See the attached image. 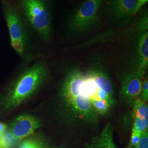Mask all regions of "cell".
<instances>
[{"label":"cell","mask_w":148,"mask_h":148,"mask_svg":"<svg viewBox=\"0 0 148 148\" xmlns=\"http://www.w3.org/2000/svg\"><path fill=\"white\" fill-rule=\"evenodd\" d=\"M58 97L62 119L71 125H96L116 104L113 84L101 59L94 60L85 70L70 68Z\"/></svg>","instance_id":"6da1fadb"},{"label":"cell","mask_w":148,"mask_h":148,"mask_svg":"<svg viewBox=\"0 0 148 148\" xmlns=\"http://www.w3.org/2000/svg\"><path fill=\"white\" fill-rule=\"evenodd\" d=\"M47 76L45 66L37 63L27 70L16 82L6 99V108L20 106L40 87Z\"/></svg>","instance_id":"7a4b0ae2"},{"label":"cell","mask_w":148,"mask_h":148,"mask_svg":"<svg viewBox=\"0 0 148 148\" xmlns=\"http://www.w3.org/2000/svg\"><path fill=\"white\" fill-rule=\"evenodd\" d=\"M21 10L32 29L45 40L52 35V17L46 0H21Z\"/></svg>","instance_id":"3957f363"},{"label":"cell","mask_w":148,"mask_h":148,"mask_svg":"<svg viewBox=\"0 0 148 148\" xmlns=\"http://www.w3.org/2000/svg\"><path fill=\"white\" fill-rule=\"evenodd\" d=\"M103 0H86L73 11L67 24V30L72 35L83 33L98 21Z\"/></svg>","instance_id":"277c9868"},{"label":"cell","mask_w":148,"mask_h":148,"mask_svg":"<svg viewBox=\"0 0 148 148\" xmlns=\"http://www.w3.org/2000/svg\"><path fill=\"white\" fill-rule=\"evenodd\" d=\"M3 10L11 38V45L16 52L24 55L26 51L27 34L21 16L7 1L3 3Z\"/></svg>","instance_id":"5b68a950"},{"label":"cell","mask_w":148,"mask_h":148,"mask_svg":"<svg viewBox=\"0 0 148 148\" xmlns=\"http://www.w3.org/2000/svg\"><path fill=\"white\" fill-rule=\"evenodd\" d=\"M133 108V125L129 145L136 148L142 134L148 130V106L140 98L135 101Z\"/></svg>","instance_id":"8992f818"},{"label":"cell","mask_w":148,"mask_h":148,"mask_svg":"<svg viewBox=\"0 0 148 148\" xmlns=\"http://www.w3.org/2000/svg\"><path fill=\"white\" fill-rule=\"evenodd\" d=\"M137 0H103L101 7L104 6L106 14L112 21H128L133 13Z\"/></svg>","instance_id":"52a82bcc"},{"label":"cell","mask_w":148,"mask_h":148,"mask_svg":"<svg viewBox=\"0 0 148 148\" xmlns=\"http://www.w3.org/2000/svg\"><path fill=\"white\" fill-rule=\"evenodd\" d=\"M143 77L137 73L130 71L123 77L120 91L121 101L128 106H133L140 98Z\"/></svg>","instance_id":"ba28073f"},{"label":"cell","mask_w":148,"mask_h":148,"mask_svg":"<svg viewBox=\"0 0 148 148\" xmlns=\"http://www.w3.org/2000/svg\"><path fill=\"white\" fill-rule=\"evenodd\" d=\"M40 127L37 119L30 115H23L17 117L12 125L11 132L18 141L30 136Z\"/></svg>","instance_id":"9c48e42d"},{"label":"cell","mask_w":148,"mask_h":148,"mask_svg":"<svg viewBox=\"0 0 148 148\" xmlns=\"http://www.w3.org/2000/svg\"><path fill=\"white\" fill-rule=\"evenodd\" d=\"M89 148H117L113 140V130L108 123L101 134L95 138Z\"/></svg>","instance_id":"30bf717a"},{"label":"cell","mask_w":148,"mask_h":148,"mask_svg":"<svg viewBox=\"0 0 148 148\" xmlns=\"http://www.w3.org/2000/svg\"><path fill=\"white\" fill-rule=\"evenodd\" d=\"M18 141L14 137L11 130H5L0 136V148H12Z\"/></svg>","instance_id":"8fae6325"},{"label":"cell","mask_w":148,"mask_h":148,"mask_svg":"<svg viewBox=\"0 0 148 148\" xmlns=\"http://www.w3.org/2000/svg\"><path fill=\"white\" fill-rule=\"evenodd\" d=\"M140 98L142 101L147 103L148 101V78L145 79L142 82V90L140 93Z\"/></svg>","instance_id":"7c38bea8"},{"label":"cell","mask_w":148,"mask_h":148,"mask_svg":"<svg viewBox=\"0 0 148 148\" xmlns=\"http://www.w3.org/2000/svg\"><path fill=\"white\" fill-rule=\"evenodd\" d=\"M136 148H148V130L142 134L139 142Z\"/></svg>","instance_id":"4fadbf2b"},{"label":"cell","mask_w":148,"mask_h":148,"mask_svg":"<svg viewBox=\"0 0 148 148\" xmlns=\"http://www.w3.org/2000/svg\"><path fill=\"white\" fill-rule=\"evenodd\" d=\"M40 146L41 145L34 140H27L22 143L19 148H40Z\"/></svg>","instance_id":"5bb4252c"},{"label":"cell","mask_w":148,"mask_h":148,"mask_svg":"<svg viewBox=\"0 0 148 148\" xmlns=\"http://www.w3.org/2000/svg\"><path fill=\"white\" fill-rule=\"evenodd\" d=\"M148 0H137L136 5L135 7V9L133 13V16L136 15L138 12L140 10V9L143 7V5H145L148 2Z\"/></svg>","instance_id":"9a60e30c"},{"label":"cell","mask_w":148,"mask_h":148,"mask_svg":"<svg viewBox=\"0 0 148 148\" xmlns=\"http://www.w3.org/2000/svg\"><path fill=\"white\" fill-rule=\"evenodd\" d=\"M7 128L5 124L0 122V136L4 132L5 130H7Z\"/></svg>","instance_id":"2e32d148"},{"label":"cell","mask_w":148,"mask_h":148,"mask_svg":"<svg viewBox=\"0 0 148 148\" xmlns=\"http://www.w3.org/2000/svg\"><path fill=\"white\" fill-rule=\"evenodd\" d=\"M40 148H48V147H42V146H40Z\"/></svg>","instance_id":"e0dca14e"},{"label":"cell","mask_w":148,"mask_h":148,"mask_svg":"<svg viewBox=\"0 0 148 148\" xmlns=\"http://www.w3.org/2000/svg\"><path fill=\"white\" fill-rule=\"evenodd\" d=\"M127 148H133L132 147H131L130 145H128V147Z\"/></svg>","instance_id":"ac0fdd59"}]
</instances>
